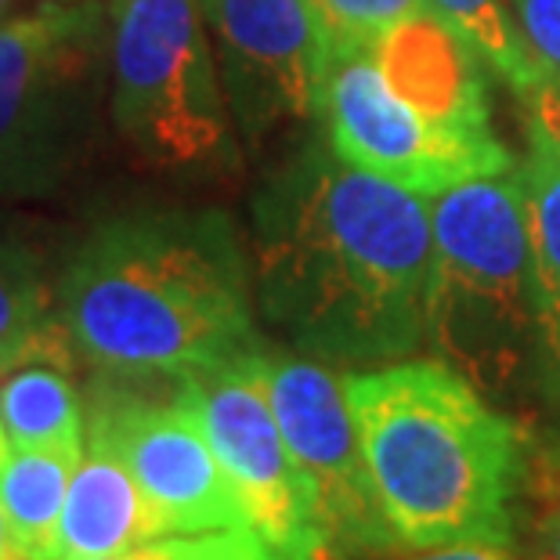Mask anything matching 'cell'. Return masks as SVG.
<instances>
[{"mask_svg": "<svg viewBox=\"0 0 560 560\" xmlns=\"http://www.w3.org/2000/svg\"><path fill=\"white\" fill-rule=\"evenodd\" d=\"M102 560H293L257 528H218V532H182L160 535L135 550Z\"/></svg>", "mask_w": 560, "mask_h": 560, "instance_id": "cell-19", "label": "cell"}, {"mask_svg": "<svg viewBox=\"0 0 560 560\" xmlns=\"http://www.w3.org/2000/svg\"><path fill=\"white\" fill-rule=\"evenodd\" d=\"M315 116L343 163L412 196L431 199L517 166L492 130H452L405 105L376 69L365 40H318Z\"/></svg>", "mask_w": 560, "mask_h": 560, "instance_id": "cell-7", "label": "cell"}, {"mask_svg": "<svg viewBox=\"0 0 560 560\" xmlns=\"http://www.w3.org/2000/svg\"><path fill=\"white\" fill-rule=\"evenodd\" d=\"M73 343L47 296L37 257L0 229V376L26 362L69 365Z\"/></svg>", "mask_w": 560, "mask_h": 560, "instance_id": "cell-14", "label": "cell"}, {"mask_svg": "<svg viewBox=\"0 0 560 560\" xmlns=\"http://www.w3.org/2000/svg\"><path fill=\"white\" fill-rule=\"evenodd\" d=\"M369 478L401 550L517 542L524 434L445 359L343 373Z\"/></svg>", "mask_w": 560, "mask_h": 560, "instance_id": "cell-3", "label": "cell"}, {"mask_svg": "<svg viewBox=\"0 0 560 560\" xmlns=\"http://www.w3.org/2000/svg\"><path fill=\"white\" fill-rule=\"evenodd\" d=\"M8 8V0H0V11H4Z\"/></svg>", "mask_w": 560, "mask_h": 560, "instance_id": "cell-27", "label": "cell"}, {"mask_svg": "<svg viewBox=\"0 0 560 560\" xmlns=\"http://www.w3.org/2000/svg\"><path fill=\"white\" fill-rule=\"evenodd\" d=\"M19 560H26V557H19Z\"/></svg>", "mask_w": 560, "mask_h": 560, "instance_id": "cell-28", "label": "cell"}, {"mask_svg": "<svg viewBox=\"0 0 560 560\" xmlns=\"http://www.w3.org/2000/svg\"><path fill=\"white\" fill-rule=\"evenodd\" d=\"M94 0H51L0 19V196L51 188L88 138L98 98Z\"/></svg>", "mask_w": 560, "mask_h": 560, "instance_id": "cell-6", "label": "cell"}, {"mask_svg": "<svg viewBox=\"0 0 560 560\" xmlns=\"http://www.w3.org/2000/svg\"><path fill=\"white\" fill-rule=\"evenodd\" d=\"M58 315L80 359L120 380H185L265 343L240 229L221 210L102 221L69 257Z\"/></svg>", "mask_w": 560, "mask_h": 560, "instance_id": "cell-2", "label": "cell"}, {"mask_svg": "<svg viewBox=\"0 0 560 560\" xmlns=\"http://www.w3.org/2000/svg\"><path fill=\"white\" fill-rule=\"evenodd\" d=\"M174 384L240 492L249 524L293 560H332L312 481L285 445L254 351Z\"/></svg>", "mask_w": 560, "mask_h": 560, "instance_id": "cell-9", "label": "cell"}, {"mask_svg": "<svg viewBox=\"0 0 560 560\" xmlns=\"http://www.w3.org/2000/svg\"><path fill=\"white\" fill-rule=\"evenodd\" d=\"M431 343L485 395L560 398L521 163L431 196Z\"/></svg>", "mask_w": 560, "mask_h": 560, "instance_id": "cell-4", "label": "cell"}, {"mask_svg": "<svg viewBox=\"0 0 560 560\" xmlns=\"http://www.w3.org/2000/svg\"><path fill=\"white\" fill-rule=\"evenodd\" d=\"M163 528L145 503L135 474L109 445L88 438L83 459L69 485L58 557L62 560H102L160 539Z\"/></svg>", "mask_w": 560, "mask_h": 560, "instance_id": "cell-13", "label": "cell"}, {"mask_svg": "<svg viewBox=\"0 0 560 560\" xmlns=\"http://www.w3.org/2000/svg\"><path fill=\"white\" fill-rule=\"evenodd\" d=\"M431 4L467 33L485 55V62L495 69V77H503L517 98L528 94L532 83L539 80V66L532 62L528 47L521 40L510 0H431Z\"/></svg>", "mask_w": 560, "mask_h": 560, "instance_id": "cell-18", "label": "cell"}, {"mask_svg": "<svg viewBox=\"0 0 560 560\" xmlns=\"http://www.w3.org/2000/svg\"><path fill=\"white\" fill-rule=\"evenodd\" d=\"M88 438L109 445L127 463L163 535L249 524L240 492L213 456L196 412L177 395V384L156 401L130 390V380L105 376L91 395Z\"/></svg>", "mask_w": 560, "mask_h": 560, "instance_id": "cell-10", "label": "cell"}, {"mask_svg": "<svg viewBox=\"0 0 560 560\" xmlns=\"http://www.w3.org/2000/svg\"><path fill=\"white\" fill-rule=\"evenodd\" d=\"M0 560H19L15 539H11V528H8V514H4V503H0Z\"/></svg>", "mask_w": 560, "mask_h": 560, "instance_id": "cell-25", "label": "cell"}, {"mask_svg": "<svg viewBox=\"0 0 560 560\" xmlns=\"http://www.w3.org/2000/svg\"><path fill=\"white\" fill-rule=\"evenodd\" d=\"M510 8L539 77L560 80V0H510Z\"/></svg>", "mask_w": 560, "mask_h": 560, "instance_id": "cell-21", "label": "cell"}, {"mask_svg": "<svg viewBox=\"0 0 560 560\" xmlns=\"http://www.w3.org/2000/svg\"><path fill=\"white\" fill-rule=\"evenodd\" d=\"M254 257L260 307L307 359L369 369L431 343V199L343 163L322 130L257 188Z\"/></svg>", "mask_w": 560, "mask_h": 560, "instance_id": "cell-1", "label": "cell"}, {"mask_svg": "<svg viewBox=\"0 0 560 560\" xmlns=\"http://www.w3.org/2000/svg\"><path fill=\"white\" fill-rule=\"evenodd\" d=\"M521 185H524V202H528L535 260H539L546 326H550L553 359L560 365V149L532 120H528V149H524L521 160Z\"/></svg>", "mask_w": 560, "mask_h": 560, "instance_id": "cell-17", "label": "cell"}, {"mask_svg": "<svg viewBox=\"0 0 560 560\" xmlns=\"http://www.w3.org/2000/svg\"><path fill=\"white\" fill-rule=\"evenodd\" d=\"M113 124L152 171L229 174L235 124L199 0H109Z\"/></svg>", "mask_w": 560, "mask_h": 560, "instance_id": "cell-5", "label": "cell"}, {"mask_svg": "<svg viewBox=\"0 0 560 560\" xmlns=\"http://www.w3.org/2000/svg\"><path fill=\"white\" fill-rule=\"evenodd\" d=\"M254 365L285 445L312 481L332 560L401 553L380 514L343 376L326 362L268 343L254 351Z\"/></svg>", "mask_w": 560, "mask_h": 560, "instance_id": "cell-8", "label": "cell"}, {"mask_svg": "<svg viewBox=\"0 0 560 560\" xmlns=\"http://www.w3.org/2000/svg\"><path fill=\"white\" fill-rule=\"evenodd\" d=\"M235 135L260 149L315 116L318 33L307 0H199Z\"/></svg>", "mask_w": 560, "mask_h": 560, "instance_id": "cell-11", "label": "cell"}, {"mask_svg": "<svg viewBox=\"0 0 560 560\" xmlns=\"http://www.w3.org/2000/svg\"><path fill=\"white\" fill-rule=\"evenodd\" d=\"M521 102H524V109H528V120L535 127H542L546 135L553 138V145L560 149V80L539 77Z\"/></svg>", "mask_w": 560, "mask_h": 560, "instance_id": "cell-22", "label": "cell"}, {"mask_svg": "<svg viewBox=\"0 0 560 560\" xmlns=\"http://www.w3.org/2000/svg\"><path fill=\"white\" fill-rule=\"evenodd\" d=\"M401 560H521L510 546H485V542H463V546H438V550H423L420 557Z\"/></svg>", "mask_w": 560, "mask_h": 560, "instance_id": "cell-23", "label": "cell"}, {"mask_svg": "<svg viewBox=\"0 0 560 560\" xmlns=\"http://www.w3.org/2000/svg\"><path fill=\"white\" fill-rule=\"evenodd\" d=\"M8 452H11V441H8V431H4V416H0V463L8 459Z\"/></svg>", "mask_w": 560, "mask_h": 560, "instance_id": "cell-26", "label": "cell"}, {"mask_svg": "<svg viewBox=\"0 0 560 560\" xmlns=\"http://www.w3.org/2000/svg\"><path fill=\"white\" fill-rule=\"evenodd\" d=\"M376 69L405 105L452 130H492L485 55L456 22L420 8L365 40Z\"/></svg>", "mask_w": 560, "mask_h": 560, "instance_id": "cell-12", "label": "cell"}, {"mask_svg": "<svg viewBox=\"0 0 560 560\" xmlns=\"http://www.w3.org/2000/svg\"><path fill=\"white\" fill-rule=\"evenodd\" d=\"M83 452L58 448H11L0 463V503H4L11 539L26 560L58 557V528L69 485Z\"/></svg>", "mask_w": 560, "mask_h": 560, "instance_id": "cell-15", "label": "cell"}, {"mask_svg": "<svg viewBox=\"0 0 560 560\" xmlns=\"http://www.w3.org/2000/svg\"><path fill=\"white\" fill-rule=\"evenodd\" d=\"M431 0H307L318 40H369Z\"/></svg>", "mask_w": 560, "mask_h": 560, "instance_id": "cell-20", "label": "cell"}, {"mask_svg": "<svg viewBox=\"0 0 560 560\" xmlns=\"http://www.w3.org/2000/svg\"><path fill=\"white\" fill-rule=\"evenodd\" d=\"M528 560H560V503L546 510L528 539Z\"/></svg>", "mask_w": 560, "mask_h": 560, "instance_id": "cell-24", "label": "cell"}, {"mask_svg": "<svg viewBox=\"0 0 560 560\" xmlns=\"http://www.w3.org/2000/svg\"><path fill=\"white\" fill-rule=\"evenodd\" d=\"M0 416L11 448H88V412L77 395L69 365L26 362L0 380Z\"/></svg>", "mask_w": 560, "mask_h": 560, "instance_id": "cell-16", "label": "cell"}]
</instances>
